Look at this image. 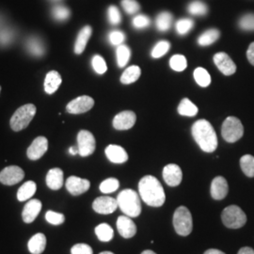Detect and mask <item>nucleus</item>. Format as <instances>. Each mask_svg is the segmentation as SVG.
I'll use <instances>...</instances> for the list:
<instances>
[{"mask_svg":"<svg viewBox=\"0 0 254 254\" xmlns=\"http://www.w3.org/2000/svg\"><path fill=\"white\" fill-rule=\"evenodd\" d=\"M138 192L142 200L152 207L162 206L166 195L161 183L154 176H144L138 183Z\"/></svg>","mask_w":254,"mask_h":254,"instance_id":"1","label":"nucleus"},{"mask_svg":"<svg viewBox=\"0 0 254 254\" xmlns=\"http://www.w3.org/2000/svg\"><path fill=\"white\" fill-rule=\"evenodd\" d=\"M192 136L205 153H213L218 147V136L212 125L206 120L197 121L191 128Z\"/></svg>","mask_w":254,"mask_h":254,"instance_id":"2","label":"nucleus"},{"mask_svg":"<svg viewBox=\"0 0 254 254\" xmlns=\"http://www.w3.org/2000/svg\"><path fill=\"white\" fill-rule=\"evenodd\" d=\"M118 207L130 218H136L141 213V202L139 195L133 190L122 191L117 198Z\"/></svg>","mask_w":254,"mask_h":254,"instance_id":"3","label":"nucleus"},{"mask_svg":"<svg viewBox=\"0 0 254 254\" xmlns=\"http://www.w3.org/2000/svg\"><path fill=\"white\" fill-rule=\"evenodd\" d=\"M36 107L32 104H27L19 108L10 119L9 125L13 131L19 132L28 127L36 114Z\"/></svg>","mask_w":254,"mask_h":254,"instance_id":"4","label":"nucleus"},{"mask_svg":"<svg viewBox=\"0 0 254 254\" xmlns=\"http://www.w3.org/2000/svg\"><path fill=\"white\" fill-rule=\"evenodd\" d=\"M173 226L179 236H188L190 235L193 229V221L190 211L186 206H180L174 212Z\"/></svg>","mask_w":254,"mask_h":254,"instance_id":"5","label":"nucleus"},{"mask_svg":"<svg viewBox=\"0 0 254 254\" xmlns=\"http://www.w3.org/2000/svg\"><path fill=\"white\" fill-rule=\"evenodd\" d=\"M221 220L227 228L239 229L245 225L247 216L239 206L230 205L223 210L221 214Z\"/></svg>","mask_w":254,"mask_h":254,"instance_id":"6","label":"nucleus"},{"mask_svg":"<svg viewBox=\"0 0 254 254\" xmlns=\"http://www.w3.org/2000/svg\"><path fill=\"white\" fill-rule=\"evenodd\" d=\"M221 135L230 143L236 142L244 135V127L239 119L236 117H228L221 127Z\"/></svg>","mask_w":254,"mask_h":254,"instance_id":"7","label":"nucleus"},{"mask_svg":"<svg viewBox=\"0 0 254 254\" xmlns=\"http://www.w3.org/2000/svg\"><path fill=\"white\" fill-rule=\"evenodd\" d=\"M96 147L95 138L90 131L81 130L77 135L78 154L82 157L89 156L94 153Z\"/></svg>","mask_w":254,"mask_h":254,"instance_id":"8","label":"nucleus"},{"mask_svg":"<svg viewBox=\"0 0 254 254\" xmlns=\"http://www.w3.org/2000/svg\"><path fill=\"white\" fill-rule=\"evenodd\" d=\"M25 177L24 171L18 166H9L0 173V183L5 186H13Z\"/></svg>","mask_w":254,"mask_h":254,"instance_id":"9","label":"nucleus"},{"mask_svg":"<svg viewBox=\"0 0 254 254\" xmlns=\"http://www.w3.org/2000/svg\"><path fill=\"white\" fill-rule=\"evenodd\" d=\"M93 106H94V100L88 95H83L71 101L67 105L66 109H67V112L71 114H81L89 111L90 109H92Z\"/></svg>","mask_w":254,"mask_h":254,"instance_id":"10","label":"nucleus"},{"mask_svg":"<svg viewBox=\"0 0 254 254\" xmlns=\"http://www.w3.org/2000/svg\"><path fill=\"white\" fill-rule=\"evenodd\" d=\"M92 208L96 213L101 215H109L117 210L118 202L117 200L111 197L102 196L94 200L92 203Z\"/></svg>","mask_w":254,"mask_h":254,"instance_id":"11","label":"nucleus"},{"mask_svg":"<svg viewBox=\"0 0 254 254\" xmlns=\"http://www.w3.org/2000/svg\"><path fill=\"white\" fill-rule=\"evenodd\" d=\"M48 149V140L45 136H38L36 137L31 145L27 149V157L30 160H38L40 159L44 154H46Z\"/></svg>","mask_w":254,"mask_h":254,"instance_id":"12","label":"nucleus"},{"mask_svg":"<svg viewBox=\"0 0 254 254\" xmlns=\"http://www.w3.org/2000/svg\"><path fill=\"white\" fill-rule=\"evenodd\" d=\"M91 183L87 179H82L76 176H70L66 181V189L70 194L78 196L90 190Z\"/></svg>","mask_w":254,"mask_h":254,"instance_id":"13","label":"nucleus"},{"mask_svg":"<svg viewBox=\"0 0 254 254\" xmlns=\"http://www.w3.org/2000/svg\"><path fill=\"white\" fill-rule=\"evenodd\" d=\"M164 181L170 187H177L183 180L181 168L176 164H169L163 170Z\"/></svg>","mask_w":254,"mask_h":254,"instance_id":"14","label":"nucleus"},{"mask_svg":"<svg viewBox=\"0 0 254 254\" xmlns=\"http://www.w3.org/2000/svg\"><path fill=\"white\" fill-rule=\"evenodd\" d=\"M214 63L218 67V70L225 74V75H232L236 73V65L232 59L226 53L220 52L214 56Z\"/></svg>","mask_w":254,"mask_h":254,"instance_id":"15","label":"nucleus"},{"mask_svg":"<svg viewBox=\"0 0 254 254\" xmlns=\"http://www.w3.org/2000/svg\"><path fill=\"white\" fill-rule=\"evenodd\" d=\"M136 120V114L133 111L126 110L114 117L113 127L117 130H128L134 127Z\"/></svg>","mask_w":254,"mask_h":254,"instance_id":"16","label":"nucleus"},{"mask_svg":"<svg viewBox=\"0 0 254 254\" xmlns=\"http://www.w3.org/2000/svg\"><path fill=\"white\" fill-rule=\"evenodd\" d=\"M229 186L224 177L218 176L211 184V196L214 200H223L227 196Z\"/></svg>","mask_w":254,"mask_h":254,"instance_id":"17","label":"nucleus"},{"mask_svg":"<svg viewBox=\"0 0 254 254\" xmlns=\"http://www.w3.org/2000/svg\"><path fill=\"white\" fill-rule=\"evenodd\" d=\"M119 234L124 238H131L136 234V226L128 216H121L117 219Z\"/></svg>","mask_w":254,"mask_h":254,"instance_id":"18","label":"nucleus"},{"mask_svg":"<svg viewBox=\"0 0 254 254\" xmlns=\"http://www.w3.org/2000/svg\"><path fill=\"white\" fill-rule=\"evenodd\" d=\"M42 209V201L40 200H30L27 201L22 212V218L25 223H32L36 219Z\"/></svg>","mask_w":254,"mask_h":254,"instance_id":"19","label":"nucleus"},{"mask_svg":"<svg viewBox=\"0 0 254 254\" xmlns=\"http://www.w3.org/2000/svg\"><path fill=\"white\" fill-rule=\"evenodd\" d=\"M106 155L112 163L123 164L128 160L127 151L119 145H109L106 148Z\"/></svg>","mask_w":254,"mask_h":254,"instance_id":"20","label":"nucleus"},{"mask_svg":"<svg viewBox=\"0 0 254 254\" xmlns=\"http://www.w3.org/2000/svg\"><path fill=\"white\" fill-rule=\"evenodd\" d=\"M46 185L50 190H59L64 186V172L59 168L51 169L46 175Z\"/></svg>","mask_w":254,"mask_h":254,"instance_id":"21","label":"nucleus"},{"mask_svg":"<svg viewBox=\"0 0 254 254\" xmlns=\"http://www.w3.org/2000/svg\"><path fill=\"white\" fill-rule=\"evenodd\" d=\"M46 247V237L44 234L39 233L32 236L27 244L28 251L31 254H42Z\"/></svg>","mask_w":254,"mask_h":254,"instance_id":"22","label":"nucleus"},{"mask_svg":"<svg viewBox=\"0 0 254 254\" xmlns=\"http://www.w3.org/2000/svg\"><path fill=\"white\" fill-rule=\"evenodd\" d=\"M91 33H92V29L90 26L83 27L79 31L77 38H76V41H75V45H74V53L75 54L80 55L84 52L86 46L88 44V41L91 38Z\"/></svg>","mask_w":254,"mask_h":254,"instance_id":"23","label":"nucleus"},{"mask_svg":"<svg viewBox=\"0 0 254 254\" xmlns=\"http://www.w3.org/2000/svg\"><path fill=\"white\" fill-rule=\"evenodd\" d=\"M62 76L57 71H50L45 79V91L48 94H53L62 84Z\"/></svg>","mask_w":254,"mask_h":254,"instance_id":"24","label":"nucleus"},{"mask_svg":"<svg viewBox=\"0 0 254 254\" xmlns=\"http://www.w3.org/2000/svg\"><path fill=\"white\" fill-rule=\"evenodd\" d=\"M173 23V14L169 11H162L160 12L155 19V26L156 28L161 31V32H166L168 31Z\"/></svg>","mask_w":254,"mask_h":254,"instance_id":"25","label":"nucleus"},{"mask_svg":"<svg viewBox=\"0 0 254 254\" xmlns=\"http://www.w3.org/2000/svg\"><path fill=\"white\" fill-rule=\"evenodd\" d=\"M36 184L33 181H27L20 187L17 191V200L19 201H25L29 200L36 192Z\"/></svg>","mask_w":254,"mask_h":254,"instance_id":"26","label":"nucleus"},{"mask_svg":"<svg viewBox=\"0 0 254 254\" xmlns=\"http://www.w3.org/2000/svg\"><path fill=\"white\" fill-rule=\"evenodd\" d=\"M27 48L28 52L35 57H42L46 53L44 43L37 37H31L27 40Z\"/></svg>","mask_w":254,"mask_h":254,"instance_id":"27","label":"nucleus"},{"mask_svg":"<svg viewBox=\"0 0 254 254\" xmlns=\"http://www.w3.org/2000/svg\"><path fill=\"white\" fill-rule=\"evenodd\" d=\"M220 36V32L216 28H211L204 31L198 38V44L200 46H208L213 45Z\"/></svg>","mask_w":254,"mask_h":254,"instance_id":"28","label":"nucleus"},{"mask_svg":"<svg viewBox=\"0 0 254 254\" xmlns=\"http://www.w3.org/2000/svg\"><path fill=\"white\" fill-rule=\"evenodd\" d=\"M140 74H141L140 68L138 66H136V65H132V66L128 67L127 70L124 72V73L122 74L121 82L123 84H126V85L132 84L139 78Z\"/></svg>","mask_w":254,"mask_h":254,"instance_id":"29","label":"nucleus"},{"mask_svg":"<svg viewBox=\"0 0 254 254\" xmlns=\"http://www.w3.org/2000/svg\"><path fill=\"white\" fill-rule=\"evenodd\" d=\"M198 111H199L198 108L188 98L183 99L178 107V113L182 116L194 117L198 114Z\"/></svg>","mask_w":254,"mask_h":254,"instance_id":"30","label":"nucleus"},{"mask_svg":"<svg viewBox=\"0 0 254 254\" xmlns=\"http://www.w3.org/2000/svg\"><path fill=\"white\" fill-rule=\"evenodd\" d=\"M188 11L194 16H204L208 12V7L200 0H195L189 4Z\"/></svg>","mask_w":254,"mask_h":254,"instance_id":"31","label":"nucleus"},{"mask_svg":"<svg viewBox=\"0 0 254 254\" xmlns=\"http://www.w3.org/2000/svg\"><path fill=\"white\" fill-rule=\"evenodd\" d=\"M95 234L102 242H109L114 236V231L109 224L102 223L95 228Z\"/></svg>","mask_w":254,"mask_h":254,"instance_id":"32","label":"nucleus"},{"mask_svg":"<svg viewBox=\"0 0 254 254\" xmlns=\"http://www.w3.org/2000/svg\"><path fill=\"white\" fill-rule=\"evenodd\" d=\"M116 57H117V64L120 68L125 67L131 58V50L126 45H121L117 46L116 49Z\"/></svg>","mask_w":254,"mask_h":254,"instance_id":"33","label":"nucleus"},{"mask_svg":"<svg viewBox=\"0 0 254 254\" xmlns=\"http://www.w3.org/2000/svg\"><path fill=\"white\" fill-rule=\"evenodd\" d=\"M240 167L248 177H254V156L252 154H245L240 159Z\"/></svg>","mask_w":254,"mask_h":254,"instance_id":"34","label":"nucleus"},{"mask_svg":"<svg viewBox=\"0 0 254 254\" xmlns=\"http://www.w3.org/2000/svg\"><path fill=\"white\" fill-rule=\"evenodd\" d=\"M194 78H195V81L197 82V84L203 88L208 87L211 83L210 74L204 68H201V67L197 68L194 71Z\"/></svg>","mask_w":254,"mask_h":254,"instance_id":"35","label":"nucleus"},{"mask_svg":"<svg viewBox=\"0 0 254 254\" xmlns=\"http://www.w3.org/2000/svg\"><path fill=\"white\" fill-rule=\"evenodd\" d=\"M194 27V21L190 18L179 19L175 23V30L179 35L188 34Z\"/></svg>","mask_w":254,"mask_h":254,"instance_id":"36","label":"nucleus"},{"mask_svg":"<svg viewBox=\"0 0 254 254\" xmlns=\"http://www.w3.org/2000/svg\"><path fill=\"white\" fill-rule=\"evenodd\" d=\"M170 66L174 71L182 72L188 67L187 59L183 55H174L170 60Z\"/></svg>","mask_w":254,"mask_h":254,"instance_id":"37","label":"nucleus"},{"mask_svg":"<svg viewBox=\"0 0 254 254\" xmlns=\"http://www.w3.org/2000/svg\"><path fill=\"white\" fill-rule=\"evenodd\" d=\"M171 48V44L168 41H160L154 46L152 50V57L154 59H159L167 54Z\"/></svg>","mask_w":254,"mask_h":254,"instance_id":"38","label":"nucleus"},{"mask_svg":"<svg viewBox=\"0 0 254 254\" xmlns=\"http://www.w3.org/2000/svg\"><path fill=\"white\" fill-rule=\"evenodd\" d=\"M52 15L57 21H66L70 17L71 11L67 7L63 5H58L52 9Z\"/></svg>","mask_w":254,"mask_h":254,"instance_id":"39","label":"nucleus"},{"mask_svg":"<svg viewBox=\"0 0 254 254\" xmlns=\"http://www.w3.org/2000/svg\"><path fill=\"white\" fill-rule=\"evenodd\" d=\"M119 187H120V182L116 178H109L101 183L100 190L105 194H109L117 190Z\"/></svg>","mask_w":254,"mask_h":254,"instance_id":"40","label":"nucleus"},{"mask_svg":"<svg viewBox=\"0 0 254 254\" xmlns=\"http://www.w3.org/2000/svg\"><path fill=\"white\" fill-rule=\"evenodd\" d=\"M91 65H92L93 70L96 73H99V74H103V73H106L107 70H108V67H107V64H106L105 60L99 55H95L92 58Z\"/></svg>","mask_w":254,"mask_h":254,"instance_id":"41","label":"nucleus"},{"mask_svg":"<svg viewBox=\"0 0 254 254\" xmlns=\"http://www.w3.org/2000/svg\"><path fill=\"white\" fill-rule=\"evenodd\" d=\"M239 27L245 31H254V14L248 13L239 20Z\"/></svg>","mask_w":254,"mask_h":254,"instance_id":"42","label":"nucleus"},{"mask_svg":"<svg viewBox=\"0 0 254 254\" xmlns=\"http://www.w3.org/2000/svg\"><path fill=\"white\" fill-rule=\"evenodd\" d=\"M46 221L52 225H61L65 221V217L62 213H57L54 211H47L46 214Z\"/></svg>","mask_w":254,"mask_h":254,"instance_id":"43","label":"nucleus"},{"mask_svg":"<svg viewBox=\"0 0 254 254\" xmlns=\"http://www.w3.org/2000/svg\"><path fill=\"white\" fill-rule=\"evenodd\" d=\"M132 25L136 29H144L150 27L151 20L147 15L137 14L132 20Z\"/></svg>","mask_w":254,"mask_h":254,"instance_id":"44","label":"nucleus"},{"mask_svg":"<svg viewBox=\"0 0 254 254\" xmlns=\"http://www.w3.org/2000/svg\"><path fill=\"white\" fill-rule=\"evenodd\" d=\"M109 41L112 46H121L126 41V34L121 30H112L109 32Z\"/></svg>","mask_w":254,"mask_h":254,"instance_id":"45","label":"nucleus"},{"mask_svg":"<svg viewBox=\"0 0 254 254\" xmlns=\"http://www.w3.org/2000/svg\"><path fill=\"white\" fill-rule=\"evenodd\" d=\"M108 19L113 26H118L122 22V14L116 6H110L108 9Z\"/></svg>","mask_w":254,"mask_h":254,"instance_id":"46","label":"nucleus"},{"mask_svg":"<svg viewBox=\"0 0 254 254\" xmlns=\"http://www.w3.org/2000/svg\"><path fill=\"white\" fill-rule=\"evenodd\" d=\"M122 7L127 14H135L140 9V6L136 0H123Z\"/></svg>","mask_w":254,"mask_h":254,"instance_id":"47","label":"nucleus"},{"mask_svg":"<svg viewBox=\"0 0 254 254\" xmlns=\"http://www.w3.org/2000/svg\"><path fill=\"white\" fill-rule=\"evenodd\" d=\"M14 38V32L10 28H4L0 30V45L7 46Z\"/></svg>","mask_w":254,"mask_h":254,"instance_id":"48","label":"nucleus"},{"mask_svg":"<svg viewBox=\"0 0 254 254\" xmlns=\"http://www.w3.org/2000/svg\"><path fill=\"white\" fill-rule=\"evenodd\" d=\"M71 254H93V252L91 246L80 243L72 247Z\"/></svg>","mask_w":254,"mask_h":254,"instance_id":"49","label":"nucleus"},{"mask_svg":"<svg viewBox=\"0 0 254 254\" xmlns=\"http://www.w3.org/2000/svg\"><path fill=\"white\" fill-rule=\"evenodd\" d=\"M247 58L251 64H253L254 66V42L249 46V49L247 51Z\"/></svg>","mask_w":254,"mask_h":254,"instance_id":"50","label":"nucleus"},{"mask_svg":"<svg viewBox=\"0 0 254 254\" xmlns=\"http://www.w3.org/2000/svg\"><path fill=\"white\" fill-rule=\"evenodd\" d=\"M237 254H254V250L250 247H244L239 250Z\"/></svg>","mask_w":254,"mask_h":254,"instance_id":"51","label":"nucleus"},{"mask_svg":"<svg viewBox=\"0 0 254 254\" xmlns=\"http://www.w3.org/2000/svg\"><path fill=\"white\" fill-rule=\"evenodd\" d=\"M203 254H225L223 252L217 250V249H210L207 250Z\"/></svg>","mask_w":254,"mask_h":254,"instance_id":"52","label":"nucleus"},{"mask_svg":"<svg viewBox=\"0 0 254 254\" xmlns=\"http://www.w3.org/2000/svg\"><path fill=\"white\" fill-rule=\"evenodd\" d=\"M69 154H72V155H75V154H78V148L71 147V148L69 149Z\"/></svg>","mask_w":254,"mask_h":254,"instance_id":"53","label":"nucleus"},{"mask_svg":"<svg viewBox=\"0 0 254 254\" xmlns=\"http://www.w3.org/2000/svg\"><path fill=\"white\" fill-rule=\"evenodd\" d=\"M141 254H156L153 251H150V250H147V251H144V252H142Z\"/></svg>","mask_w":254,"mask_h":254,"instance_id":"54","label":"nucleus"},{"mask_svg":"<svg viewBox=\"0 0 254 254\" xmlns=\"http://www.w3.org/2000/svg\"><path fill=\"white\" fill-rule=\"evenodd\" d=\"M99 254H114L113 253H110V252H103V253H101Z\"/></svg>","mask_w":254,"mask_h":254,"instance_id":"55","label":"nucleus"},{"mask_svg":"<svg viewBox=\"0 0 254 254\" xmlns=\"http://www.w3.org/2000/svg\"><path fill=\"white\" fill-rule=\"evenodd\" d=\"M1 21H2V20H1V18H0V25H1Z\"/></svg>","mask_w":254,"mask_h":254,"instance_id":"56","label":"nucleus"},{"mask_svg":"<svg viewBox=\"0 0 254 254\" xmlns=\"http://www.w3.org/2000/svg\"><path fill=\"white\" fill-rule=\"evenodd\" d=\"M53 1H60V0H53Z\"/></svg>","mask_w":254,"mask_h":254,"instance_id":"57","label":"nucleus"},{"mask_svg":"<svg viewBox=\"0 0 254 254\" xmlns=\"http://www.w3.org/2000/svg\"><path fill=\"white\" fill-rule=\"evenodd\" d=\"M0 91H1V87H0Z\"/></svg>","mask_w":254,"mask_h":254,"instance_id":"58","label":"nucleus"}]
</instances>
